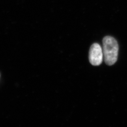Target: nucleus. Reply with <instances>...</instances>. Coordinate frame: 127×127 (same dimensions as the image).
I'll return each mask as SVG.
<instances>
[{
	"label": "nucleus",
	"instance_id": "f257e3e1",
	"mask_svg": "<svg viewBox=\"0 0 127 127\" xmlns=\"http://www.w3.org/2000/svg\"><path fill=\"white\" fill-rule=\"evenodd\" d=\"M103 51L105 63L108 65H112L118 59L119 45L114 37H104L103 39Z\"/></svg>",
	"mask_w": 127,
	"mask_h": 127
},
{
	"label": "nucleus",
	"instance_id": "f03ea898",
	"mask_svg": "<svg viewBox=\"0 0 127 127\" xmlns=\"http://www.w3.org/2000/svg\"><path fill=\"white\" fill-rule=\"evenodd\" d=\"M103 50L98 43H95L91 46L89 52V60L92 65H99L103 62Z\"/></svg>",
	"mask_w": 127,
	"mask_h": 127
}]
</instances>
